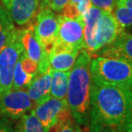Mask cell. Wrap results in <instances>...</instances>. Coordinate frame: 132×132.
<instances>
[{
    "label": "cell",
    "mask_w": 132,
    "mask_h": 132,
    "mask_svg": "<svg viewBox=\"0 0 132 132\" xmlns=\"http://www.w3.org/2000/svg\"><path fill=\"white\" fill-rule=\"evenodd\" d=\"M52 69L50 68L44 73H38L32 82L27 87V94L36 105L43 103L50 96Z\"/></svg>",
    "instance_id": "cell-13"
},
{
    "label": "cell",
    "mask_w": 132,
    "mask_h": 132,
    "mask_svg": "<svg viewBox=\"0 0 132 132\" xmlns=\"http://www.w3.org/2000/svg\"><path fill=\"white\" fill-rule=\"evenodd\" d=\"M129 104H130V122L128 132L132 131V91L129 90Z\"/></svg>",
    "instance_id": "cell-27"
},
{
    "label": "cell",
    "mask_w": 132,
    "mask_h": 132,
    "mask_svg": "<svg viewBox=\"0 0 132 132\" xmlns=\"http://www.w3.org/2000/svg\"><path fill=\"white\" fill-rule=\"evenodd\" d=\"M129 90L92 82L89 132H128Z\"/></svg>",
    "instance_id": "cell-1"
},
{
    "label": "cell",
    "mask_w": 132,
    "mask_h": 132,
    "mask_svg": "<svg viewBox=\"0 0 132 132\" xmlns=\"http://www.w3.org/2000/svg\"><path fill=\"white\" fill-rule=\"evenodd\" d=\"M118 3L132 10V0H118Z\"/></svg>",
    "instance_id": "cell-28"
},
{
    "label": "cell",
    "mask_w": 132,
    "mask_h": 132,
    "mask_svg": "<svg viewBox=\"0 0 132 132\" xmlns=\"http://www.w3.org/2000/svg\"><path fill=\"white\" fill-rule=\"evenodd\" d=\"M85 20L83 17L70 19L59 15L57 40L54 47L66 50L85 49Z\"/></svg>",
    "instance_id": "cell-4"
},
{
    "label": "cell",
    "mask_w": 132,
    "mask_h": 132,
    "mask_svg": "<svg viewBox=\"0 0 132 132\" xmlns=\"http://www.w3.org/2000/svg\"><path fill=\"white\" fill-rule=\"evenodd\" d=\"M97 52L98 56L122 59L132 63V34L123 31L113 43Z\"/></svg>",
    "instance_id": "cell-12"
},
{
    "label": "cell",
    "mask_w": 132,
    "mask_h": 132,
    "mask_svg": "<svg viewBox=\"0 0 132 132\" xmlns=\"http://www.w3.org/2000/svg\"><path fill=\"white\" fill-rule=\"evenodd\" d=\"M91 5L103 11L113 12L118 0H90Z\"/></svg>",
    "instance_id": "cell-25"
},
{
    "label": "cell",
    "mask_w": 132,
    "mask_h": 132,
    "mask_svg": "<svg viewBox=\"0 0 132 132\" xmlns=\"http://www.w3.org/2000/svg\"><path fill=\"white\" fill-rule=\"evenodd\" d=\"M113 14L117 22L125 30L132 26V10L125 7V5L117 3L113 11Z\"/></svg>",
    "instance_id": "cell-21"
},
{
    "label": "cell",
    "mask_w": 132,
    "mask_h": 132,
    "mask_svg": "<svg viewBox=\"0 0 132 132\" xmlns=\"http://www.w3.org/2000/svg\"><path fill=\"white\" fill-rule=\"evenodd\" d=\"M19 61L21 62V65L22 69L27 72V74L35 76L38 73V64L35 62L34 61H32V59H30L28 56H27V55L24 52L21 53V56L19 58Z\"/></svg>",
    "instance_id": "cell-23"
},
{
    "label": "cell",
    "mask_w": 132,
    "mask_h": 132,
    "mask_svg": "<svg viewBox=\"0 0 132 132\" xmlns=\"http://www.w3.org/2000/svg\"><path fill=\"white\" fill-rule=\"evenodd\" d=\"M23 52L38 64V73H44L48 71L50 67L49 55L45 49L35 37L33 25L29 24L27 28L19 30Z\"/></svg>",
    "instance_id": "cell-9"
},
{
    "label": "cell",
    "mask_w": 132,
    "mask_h": 132,
    "mask_svg": "<svg viewBox=\"0 0 132 132\" xmlns=\"http://www.w3.org/2000/svg\"><path fill=\"white\" fill-rule=\"evenodd\" d=\"M0 132H15L10 121L5 118L0 119Z\"/></svg>",
    "instance_id": "cell-26"
},
{
    "label": "cell",
    "mask_w": 132,
    "mask_h": 132,
    "mask_svg": "<svg viewBox=\"0 0 132 132\" xmlns=\"http://www.w3.org/2000/svg\"><path fill=\"white\" fill-rule=\"evenodd\" d=\"M48 132H82V129L72 118L55 123L48 129Z\"/></svg>",
    "instance_id": "cell-22"
},
{
    "label": "cell",
    "mask_w": 132,
    "mask_h": 132,
    "mask_svg": "<svg viewBox=\"0 0 132 132\" xmlns=\"http://www.w3.org/2000/svg\"><path fill=\"white\" fill-rule=\"evenodd\" d=\"M33 112L45 128L49 129L58 122L72 119L67 99L50 97L43 103L36 105Z\"/></svg>",
    "instance_id": "cell-8"
},
{
    "label": "cell",
    "mask_w": 132,
    "mask_h": 132,
    "mask_svg": "<svg viewBox=\"0 0 132 132\" xmlns=\"http://www.w3.org/2000/svg\"><path fill=\"white\" fill-rule=\"evenodd\" d=\"M123 31L125 30L117 22L113 12L103 11L98 20L95 34L97 51L102 48L113 43Z\"/></svg>",
    "instance_id": "cell-10"
},
{
    "label": "cell",
    "mask_w": 132,
    "mask_h": 132,
    "mask_svg": "<svg viewBox=\"0 0 132 132\" xmlns=\"http://www.w3.org/2000/svg\"><path fill=\"white\" fill-rule=\"evenodd\" d=\"M35 77L32 75L27 74L26 72L22 69L21 62L18 60L15 64V70L13 73L12 80V89H26L30 84L32 82L33 78Z\"/></svg>",
    "instance_id": "cell-20"
},
{
    "label": "cell",
    "mask_w": 132,
    "mask_h": 132,
    "mask_svg": "<svg viewBox=\"0 0 132 132\" xmlns=\"http://www.w3.org/2000/svg\"><path fill=\"white\" fill-rule=\"evenodd\" d=\"M69 0H40L39 8H49L55 12H61Z\"/></svg>",
    "instance_id": "cell-24"
},
{
    "label": "cell",
    "mask_w": 132,
    "mask_h": 132,
    "mask_svg": "<svg viewBox=\"0 0 132 132\" xmlns=\"http://www.w3.org/2000/svg\"><path fill=\"white\" fill-rule=\"evenodd\" d=\"M70 71H53L51 75L50 96L57 99H66Z\"/></svg>",
    "instance_id": "cell-17"
},
{
    "label": "cell",
    "mask_w": 132,
    "mask_h": 132,
    "mask_svg": "<svg viewBox=\"0 0 132 132\" xmlns=\"http://www.w3.org/2000/svg\"><path fill=\"white\" fill-rule=\"evenodd\" d=\"M102 12L103 10L91 5L89 9L87 10V12L84 15V20H85L84 34H85V50H86L90 55L97 51L96 44L95 41V34L98 20L102 15Z\"/></svg>",
    "instance_id": "cell-15"
},
{
    "label": "cell",
    "mask_w": 132,
    "mask_h": 132,
    "mask_svg": "<svg viewBox=\"0 0 132 132\" xmlns=\"http://www.w3.org/2000/svg\"><path fill=\"white\" fill-rule=\"evenodd\" d=\"M92 82L131 90L132 63L118 58L97 56L91 60Z\"/></svg>",
    "instance_id": "cell-3"
},
{
    "label": "cell",
    "mask_w": 132,
    "mask_h": 132,
    "mask_svg": "<svg viewBox=\"0 0 132 132\" xmlns=\"http://www.w3.org/2000/svg\"><path fill=\"white\" fill-rule=\"evenodd\" d=\"M16 30L9 12L4 7L0 6V50L12 40Z\"/></svg>",
    "instance_id": "cell-16"
},
{
    "label": "cell",
    "mask_w": 132,
    "mask_h": 132,
    "mask_svg": "<svg viewBox=\"0 0 132 132\" xmlns=\"http://www.w3.org/2000/svg\"><path fill=\"white\" fill-rule=\"evenodd\" d=\"M35 106L26 89H13L0 95V115L19 119Z\"/></svg>",
    "instance_id": "cell-7"
},
{
    "label": "cell",
    "mask_w": 132,
    "mask_h": 132,
    "mask_svg": "<svg viewBox=\"0 0 132 132\" xmlns=\"http://www.w3.org/2000/svg\"><path fill=\"white\" fill-rule=\"evenodd\" d=\"M80 50H66L54 47L49 55L50 67L53 71H70L77 58Z\"/></svg>",
    "instance_id": "cell-14"
},
{
    "label": "cell",
    "mask_w": 132,
    "mask_h": 132,
    "mask_svg": "<svg viewBox=\"0 0 132 132\" xmlns=\"http://www.w3.org/2000/svg\"><path fill=\"white\" fill-rule=\"evenodd\" d=\"M23 52L19 30L7 45L0 50V95L12 89L15 64Z\"/></svg>",
    "instance_id": "cell-5"
},
{
    "label": "cell",
    "mask_w": 132,
    "mask_h": 132,
    "mask_svg": "<svg viewBox=\"0 0 132 132\" xmlns=\"http://www.w3.org/2000/svg\"><path fill=\"white\" fill-rule=\"evenodd\" d=\"M15 132H48V129L43 125L33 110H31L19 119Z\"/></svg>",
    "instance_id": "cell-18"
},
{
    "label": "cell",
    "mask_w": 132,
    "mask_h": 132,
    "mask_svg": "<svg viewBox=\"0 0 132 132\" xmlns=\"http://www.w3.org/2000/svg\"><path fill=\"white\" fill-rule=\"evenodd\" d=\"M32 25L36 38L50 55L57 40L59 15L49 8H43L38 11Z\"/></svg>",
    "instance_id": "cell-6"
},
{
    "label": "cell",
    "mask_w": 132,
    "mask_h": 132,
    "mask_svg": "<svg viewBox=\"0 0 132 132\" xmlns=\"http://www.w3.org/2000/svg\"><path fill=\"white\" fill-rule=\"evenodd\" d=\"M131 89H132V85H131Z\"/></svg>",
    "instance_id": "cell-29"
},
{
    "label": "cell",
    "mask_w": 132,
    "mask_h": 132,
    "mask_svg": "<svg viewBox=\"0 0 132 132\" xmlns=\"http://www.w3.org/2000/svg\"><path fill=\"white\" fill-rule=\"evenodd\" d=\"M90 6V0H69L61 12L65 17L78 19L83 17Z\"/></svg>",
    "instance_id": "cell-19"
},
{
    "label": "cell",
    "mask_w": 132,
    "mask_h": 132,
    "mask_svg": "<svg viewBox=\"0 0 132 132\" xmlns=\"http://www.w3.org/2000/svg\"><path fill=\"white\" fill-rule=\"evenodd\" d=\"M13 21L26 26L32 21L39 8V0H1Z\"/></svg>",
    "instance_id": "cell-11"
},
{
    "label": "cell",
    "mask_w": 132,
    "mask_h": 132,
    "mask_svg": "<svg viewBox=\"0 0 132 132\" xmlns=\"http://www.w3.org/2000/svg\"><path fill=\"white\" fill-rule=\"evenodd\" d=\"M91 55L86 50H80L72 68L70 70L67 102L73 120L80 127H89L90 113Z\"/></svg>",
    "instance_id": "cell-2"
},
{
    "label": "cell",
    "mask_w": 132,
    "mask_h": 132,
    "mask_svg": "<svg viewBox=\"0 0 132 132\" xmlns=\"http://www.w3.org/2000/svg\"><path fill=\"white\" fill-rule=\"evenodd\" d=\"M130 132H132V131H130Z\"/></svg>",
    "instance_id": "cell-30"
}]
</instances>
